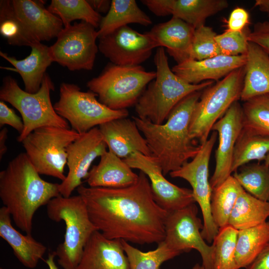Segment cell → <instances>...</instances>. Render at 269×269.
<instances>
[{
	"mask_svg": "<svg viewBox=\"0 0 269 269\" xmlns=\"http://www.w3.org/2000/svg\"><path fill=\"white\" fill-rule=\"evenodd\" d=\"M269 153V135L254 134L243 128L234 149L232 173L251 161H264Z\"/></svg>",
	"mask_w": 269,
	"mask_h": 269,
	"instance_id": "obj_32",
	"label": "cell"
},
{
	"mask_svg": "<svg viewBox=\"0 0 269 269\" xmlns=\"http://www.w3.org/2000/svg\"><path fill=\"white\" fill-rule=\"evenodd\" d=\"M30 54L18 60L0 51V55L10 63L23 81L24 90L35 93L40 89L47 68L53 62L49 52V46L38 42L31 47Z\"/></svg>",
	"mask_w": 269,
	"mask_h": 269,
	"instance_id": "obj_25",
	"label": "cell"
},
{
	"mask_svg": "<svg viewBox=\"0 0 269 269\" xmlns=\"http://www.w3.org/2000/svg\"><path fill=\"white\" fill-rule=\"evenodd\" d=\"M202 91L194 92L183 98L161 125L133 117L146 140L153 157L164 175L179 169L200 150L190 134V122L195 106Z\"/></svg>",
	"mask_w": 269,
	"mask_h": 269,
	"instance_id": "obj_2",
	"label": "cell"
},
{
	"mask_svg": "<svg viewBox=\"0 0 269 269\" xmlns=\"http://www.w3.org/2000/svg\"><path fill=\"white\" fill-rule=\"evenodd\" d=\"M217 135V133L213 131L210 137L201 144L198 153L190 162H186L179 169L169 173L171 177L185 179L192 187L195 203L199 205L203 217L201 235L208 243L213 242L219 231L211 214L212 189L209 179V161Z\"/></svg>",
	"mask_w": 269,
	"mask_h": 269,
	"instance_id": "obj_11",
	"label": "cell"
},
{
	"mask_svg": "<svg viewBox=\"0 0 269 269\" xmlns=\"http://www.w3.org/2000/svg\"><path fill=\"white\" fill-rule=\"evenodd\" d=\"M76 269H130L122 241L108 239L95 231L85 246Z\"/></svg>",
	"mask_w": 269,
	"mask_h": 269,
	"instance_id": "obj_21",
	"label": "cell"
},
{
	"mask_svg": "<svg viewBox=\"0 0 269 269\" xmlns=\"http://www.w3.org/2000/svg\"><path fill=\"white\" fill-rule=\"evenodd\" d=\"M154 63L156 76L146 86L135 105L137 117L156 125L166 121L173 109L185 97L213 85V81L189 84L170 68L164 48H157Z\"/></svg>",
	"mask_w": 269,
	"mask_h": 269,
	"instance_id": "obj_4",
	"label": "cell"
},
{
	"mask_svg": "<svg viewBox=\"0 0 269 269\" xmlns=\"http://www.w3.org/2000/svg\"><path fill=\"white\" fill-rule=\"evenodd\" d=\"M138 179V174L123 159L107 150L89 171L86 182L91 187L122 188L134 184Z\"/></svg>",
	"mask_w": 269,
	"mask_h": 269,
	"instance_id": "obj_22",
	"label": "cell"
},
{
	"mask_svg": "<svg viewBox=\"0 0 269 269\" xmlns=\"http://www.w3.org/2000/svg\"><path fill=\"white\" fill-rule=\"evenodd\" d=\"M232 175L246 192L258 199L269 201V165L259 162L245 164Z\"/></svg>",
	"mask_w": 269,
	"mask_h": 269,
	"instance_id": "obj_34",
	"label": "cell"
},
{
	"mask_svg": "<svg viewBox=\"0 0 269 269\" xmlns=\"http://www.w3.org/2000/svg\"><path fill=\"white\" fill-rule=\"evenodd\" d=\"M269 217V201L256 198L244 190L239 196L228 225L237 230L262 224Z\"/></svg>",
	"mask_w": 269,
	"mask_h": 269,
	"instance_id": "obj_28",
	"label": "cell"
},
{
	"mask_svg": "<svg viewBox=\"0 0 269 269\" xmlns=\"http://www.w3.org/2000/svg\"><path fill=\"white\" fill-rule=\"evenodd\" d=\"M47 9L61 20L64 27L73 20H81L97 28L102 18L86 0H52Z\"/></svg>",
	"mask_w": 269,
	"mask_h": 269,
	"instance_id": "obj_33",
	"label": "cell"
},
{
	"mask_svg": "<svg viewBox=\"0 0 269 269\" xmlns=\"http://www.w3.org/2000/svg\"><path fill=\"white\" fill-rule=\"evenodd\" d=\"M89 4L97 12L107 13L109 11L112 0H87Z\"/></svg>",
	"mask_w": 269,
	"mask_h": 269,
	"instance_id": "obj_46",
	"label": "cell"
},
{
	"mask_svg": "<svg viewBox=\"0 0 269 269\" xmlns=\"http://www.w3.org/2000/svg\"><path fill=\"white\" fill-rule=\"evenodd\" d=\"M7 125L20 134L24 128L22 120L2 101L0 102V127Z\"/></svg>",
	"mask_w": 269,
	"mask_h": 269,
	"instance_id": "obj_43",
	"label": "cell"
},
{
	"mask_svg": "<svg viewBox=\"0 0 269 269\" xmlns=\"http://www.w3.org/2000/svg\"><path fill=\"white\" fill-rule=\"evenodd\" d=\"M8 130L6 128H3L0 132V159L1 160L3 155L7 151V148L6 145V141L7 138Z\"/></svg>",
	"mask_w": 269,
	"mask_h": 269,
	"instance_id": "obj_47",
	"label": "cell"
},
{
	"mask_svg": "<svg viewBox=\"0 0 269 269\" xmlns=\"http://www.w3.org/2000/svg\"><path fill=\"white\" fill-rule=\"evenodd\" d=\"M244 190L232 175L212 190L211 211L213 220L219 229L228 225L237 199Z\"/></svg>",
	"mask_w": 269,
	"mask_h": 269,
	"instance_id": "obj_31",
	"label": "cell"
},
{
	"mask_svg": "<svg viewBox=\"0 0 269 269\" xmlns=\"http://www.w3.org/2000/svg\"><path fill=\"white\" fill-rule=\"evenodd\" d=\"M269 243V221L238 231L235 259L238 268H247Z\"/></svg>",
	"mask_w": 269,
	"mask_h": 269,
	"instance_id": "obj_30",
	"label": "cell"
},
{
	"mask_svg": "<svg viewBox=\"0 0 269 269\" xmlns=\"http://www.w3.org/2000/svg\"><path fill=\"white\" fill-rule=\"evenodd\" d=\"M124 160L131 168L138 169L147 176L155 201L168 213L195 203L192 190L167 180L153 157L135 152Z\"/></svg>",
	"mask_w": 269,
	"mask_h": 269,
	"instance_id": "obj_16",
	"label": "cell"
},
{
	"mask_svg": "<svg viewBox=\"0 0 269 269\" xmlns=\"http://www.w3.org/2000/svg\"><path fill=\"white\" fill-rule=\"evenodd\" d=\"M264 163L267 165H269V153L267 155L264 160Z\"/></svg>",
	"mask_w": 269,
	"mask_h": 269,
	"instance_id": "obj_51",
	"label": "cell"
},
{
	"mask_svg": "<svg viewBox=\"0 0 269 269\" xmlns=\"http://www.w3.org/2000/svg\"><path fill=\"white\" fill-rule=\"evenodd\" d=\"M56 254L55 251L48 254V258L45 261L49 269H59L55 262Z\"/></svg>",
	"mask_w": 269,
	"mask_h": 269,
	"instance_id": "obj_49",
	"label": "cell"
},
{
	"mask_svg": "<svg viewBox=\"0 0 269 269\" xmlns=\"http://www.w3.org/2000/svg\"><path fill=\"white\" fill-rule=\"evenodd\" d=\"M195 203L169 212L164 224V242L173 250L181 253L197 250L205 269H213L214 247L208 245L201 235L203 223L198 217Z\"/></svg>",
	"mask_w": 269,
	"mask_h": 269,
	"instance_id": "obj_13",
	"label": "cell"
},
{
	"mask_svg": "<svg viewBox=\"0 0 269 269\" xmlns=\"http://www.w3.org/2000/svg\"><path fill=\"white\" fill-rule=\"evenodd\" d=\"M141 2L157 16L171 14L172 0H142Z\"/></svg>",
	"mask_w": 269,
	"mask_h": 269,
	"instance_id": "obj_44",
	"label": "cell"
},
{
	"mask_svg": "<svg viewBox=\"0 0 269 269\" xmlns=\"http://www.w3.org/2000/svg\"><path fill=\"white\" fill-rule=\"evenodd\" d=\"M76 189L92 223L106 238L139 245L164 240L168 213L155 201L148 178L142 172L137 182L127 187L81 185Z\"/></svg>",
	"mask_w": 269,
	"mask_h": 269,
	"instance_id": "obj_1",
	"label": "cell"
},
{
	"mask_svg": "<svg viewBox=\"0 0 269 269\" xmlns=\"http://www.w3.org/2000/svg\"><path fill=\"white\" fill-rule=\"evenodd\" d=\"M244 76L245 66L203 90L189 126L191 137L198 140L200 145L208 139L214 125L234 102L240 99Z\"/></svg>",
	"mask_w": 269,
	"mask_h": 269,
	"instance_id": "obj_8",
	"label": "cell"
},
{
	"mask_svg": "<svg viewBox=\"0 0 269 269\" xmlns=\"http://www.w3.org/2000/svg\"><path fill=\"white\" fill-rule=\"evenodd\" d=\"M247 28L242 31L225 30L217 34L215 39L221 55L236 56L246 55L248 51V34Z\"/></svg>",
	"mask_w": 269,
	"mask_h": 269,
	"instance_id": "obj_40",
	"label": "cell"
},
{
	"mask_svg": "<svg viewBox=\"0 0 269 269\" xmlns=\"http://www.w3.org/2000/svg\"><path fill=\"white\" fill-rule=\"evenodd\" d=\"M95 29L82 21L64 27L55 42L49 46L53 62L70 71L92 70L99 51Z\"/></svg>",
	"mask_w": 269,
	"mask_h": 269,
	"instance_id": "obj_12",
	"label": "cell"
},
{
	"mask_svg": "<svg viewBox=\"0 0 269 269\" xmlns=\"http://www.w3.org/2000/svg\"><path fill=\"white\" fill-rule=\"evenodd\" d=\"M246 54L236 56L219 55L202 60L188 59L172 67L173 72L191 84L218 81L245 66Z\"/></svg>",
	"mask_w": 269,
	"mask_h": 269,
	"instance_id": "obj_18",
	"label": "cell"
},
{
	"mask_svg": "<svg viewBox=\"0 0 269 269\" xmlns=\"http://www.w3.org/2000/svg\"><path fill=\"white\" fill-rule=\"evenodd\" d=\"M97 97L91 91H81L75 84L62 83L59 99L53 105L54 109L80 134L107 122L129 116L127 109H111L101 103Z\"/></svg>",
	"mask_w": 269,
	"mask_h": 269,
	"instance_id": "obj_10",
	"label": "cell"
},
{
	"mask_svg": "<svg viewBox=\"0 0 269 269\" xmlns=\"http://www.w3.org/2000/svg\"><path fill=\"white\" fill-rule=\"evenodd\" d=\"M243 129L269 135V94L251 98L242 105Z\"/></svg>",
	"mask_w": 269,
	"mask_h": 269,
	"instance_id": "obj_37",
	"label": "cell"
},
{
	"mask_svg": "<svg viewBox=\"0 0 269 269\" xmlns=\"http://www.w3.org/2000/svg\"><path fill=\"white\" fill-rule=\"evenodd\" d=\"M107 145L98 127L94 128L71 143L67 148L68 172L59 184L61 195L69 197L88 177L93 161L107 151Z\"/></svg>",
	"mask_w": 269,
	"mask_h": 269,
	"instance_id": "obj_15",
	"label": "cell"
},
{
	"mask_svg": "<svg viewBox=\"0 0 269 269\" xmlns=\"http://www.w3.org/2000/svg\"><path fill=\"white\" fill-rule=\"evenodd\" d=\"M192 269H205L204 267L198 263L196 264L192 268Z\"/></svg>",
	"mask_w": 269,
	"mask_h": 269,
	"instance_id": "obj_50",
	"label": "cell"
},
{
	"mask_svg": "<svg viewBox=\"0 0 269 269\" xmlns=\"http://www.w3.org/2000/svg\"><path fill=\"white\" fill-rule=\"evenodd\" d=\"M0 269H3L2 268H0Z\"/></svg>",
	"mask_w": 269,
	"mask_h": 269,
	"instance_id": "obj_52",
	"label": "cell"
},
{
	"mask_svg": "<svg viewBox=\"0 0 269 269\" xmlns=\"http://www.w3.org/2000/svg\"><path fill=\"white\" fill-rule=\"evenodd\" d=\"M255 6L264 12L267 13L269 16V0H256Z\"/></svg>",
	"mask_w": 269,
	"mask_h": 269,
	"instance_id": "obj_48",
	"label": "cell"
},
{
	"mask_svg": "<svg viewBox=\"0 0 269 269\" xmlns=\"http://www.w3.org/2000/svg\"><path fill=\"white\" fill-rule=\"evenodd\" d=\"M228 5L226 0H172L171 14L196 29Z\"/></svg>",
	"mask_w": 269,
	"mask_h": 269,
	"instance_id": "obj_29",
	"label": "cell"
},
{
	"mask_svg": "<svg viewBox=\"0 0 269 269\" xmlns=\"http://www.w3.org/2000/svg\"><path fill=\"white\" fill-rule=\"evenodd\" d=\"M11 3L17 17L39 42L57 38L64 28L61 20L45 7L42 0H11Z\"/></svg>",
	"mask_w": 269,
	"mask_h": 269,
	"instance_id": "obj_20",
	"label": "cell"
},
{
	"mask_svg": "<svg viewBox=\"0 0 269 269\" xmlns=\"http://www.w3.org/2000/svg\"><path fill=\"white\" fill-rule=\"evenodd\" d=\"M109 150L122 159L135 152L147 156L151 153L135 122L129 118L113 120L99 126Z\"/></svg>",
	"mask_w": 269,
	"mask_h": 269,
	"instance_id": "obj_19",
	"label": "cell"
},
{
	"mask_svg": "<svg viewBox=\"0 0 269 269\" xmlns=\"http://www.w3.org/2000/svg\"><path fill=\"white\" fill-rule=\"evenodd\" d=\"M152 23L150 18L139 7L135 0H112L110 9L102 17L97 30L98 39L128 24L147 26Z\"/></svg>",
	"mask_w": 269,
	"mask_h": 269,
	"instance_id": "obj_27",
	"label": "cell"
},
{
	"mask_svg": "<svg viewBox=\"0 0 269 269\" xmlns=\"http://www.w3.org/2000/svg\"><path fill=\"white\" fill-rule=\"evenodd\" d=\"M269 94V55L259 45L248 42L240 99Z\"/></svg>",
	"mask_w": 269,
	"mask_h": 269,
	"instance_id": "obj_26",
	"label": "cell"
},
{
	"mask_svg": "<svg viewBox=\"0 0 269 269\" xmlns=\"http://www.w3.org/2000/svg\"><path fill=\"white\" fill-rule=\"evenodd\" d=\"M249 23L248 12L243 8L237 7L230 13L226 22V30L231 31H242L247 28Z\"/></svg>",
	"mask_w": 269,
	"mask_h": 269,
	"instance_id": "obj_42",
	"label": "cell"
},
{
	"mask_svg": "<svg viewBox=\"0 0 269 269\" xmlns=\"http://www.w3.org/2000/svg\"><path fill=\"white\" fill-rule=\"evenodd\" d=\"M73 129L46 126L37 128L22 141L25 153L40 175L63 181L67 162V148L80 136Z\"/></svg>",
	"mask_w": 269,
	"mask_h": 269,
	"instance_id": "obj_9",
	"label": "cell"
},
{
	"mask_svg": "<svg viewBox=\"0 0 269 269\" xmlns=\"http://www.w3.org/2000/svg\"><path fill=\"white\" fill-rule=\"evenodd\" d=\"M246 269H269V243Z\"/></svg>",
	"mask_w": 269,
	"mask_h": 269,
	"instance_id": "obj_45",
	"label": "cell"
},
{
	"mask_svg": "<svg viewBox=\"0 0 269 269\" xmlns=\"http://www.w3.org/2000/svg\"><path fill=\"white\" fill-rule=\"evenodd\" d=\"M99 51L111 63L118 65H140L159 45L149 32L141 33L128 25L99 38Z\"/></svg>",
	"mask_w": 269,
	"mask_h": 269,
	"instance_id": "obj_14",
	"label": "cell"
},
{
	"mask_svg": "<svg viewBox=\"0 0 269 269\" xmlns=\"http://www.w3.org/2000/svg\"><path fill=\"white\" fill-rule=\"evenodd\" d=\"M59 184L43 180L25 153H20L0 172V198L15 225L31 234L36 211L60 195Z\"/></svg>",
	"mask_w": 269,
	"mask_h": 269,
	"instance_id": "obj_3",
	"label": "cell"
},
{
	"mask_svg": "<svg viewBox=\"0 0 269 269\" xmlns=\"http://www.w3.org/2000/svg\"><path fill=\"white\" fill-rule=\"evenodd\" d=\"M248 40L261 47L269 55V21L257 22L248 34Z\"/></svg>",
	"mask_w": 269,
	"mask_h": 269,
	"instance_id": "obj_41",
	"label": "cell"
},
{
	"mask_svg": "<svg viewBox=\"0 0 269 269\" xmlns=\"http://www.w3.org/2000/svg\"><path fill=\"white\" fill-rule=\"evenodd\" d=\"M121 241L130 269H159L163 263L181 254L169 248L164 241L158 244L155 249L148 252H142L129 243Z\"/></svg>",
	"mask_w": 269,
	"mask_h": 269,
	"instance_id": "obj_35",
	"label": "cell"
},
{
	"mask_svg": "<svg viewBox=\"0 0 269 269\" xmlns=\"http://www.w3.org/2000/svg\"><path fill=\"white\" fill-rule=\"evenodd\" d=\"M156 71H147L140 65H118L109 63L87 87L98 100L114 110L135 106L147 85L156 77Z\"/></svg>",
	"mask_w": 269,
	"mask_h": 269,
	"instance_id": "obj_7",
	"label": "cell"
},
{
	"mask_svg": "<svg viewBox=\"0 0 269 269\" xmlns=\"http://www.w3.org/2000/svg\"><path fill=\"white\" fill-rule=\"evenodd\" d=\"M0 32L8 44L31 47L38 41L16 16L11 0L0 1Z\"/></svg>",
	"mask_w": 269,
	"mask_h": 269,
	"instance_id": "obj_36",
	"label": "cell"
},
{
	"mask_svg": "<svg viewBox=\"0 0 269 269\" xmlns=\"http://www.w3.org/2000/svg\"><path fill=\"white\" fill-rule=\"evenodd\" d=\"M54 90V84L46 73L39 90L29 93L21 89L11 76L3 79L0 90V99L11 104L20 113L24 128L17 137L21 141L34 130L46 126L69 129L68 122L58 115L54 109L50 92Z\"/></svg>",
	"mask_w": 269,
	"mask_h": 269,
	"instance_id": "obj_6",
	"label": "cell"
},
{
	"mask_svg": "<svg viewBox=\"0 0 269 269\" xmlns=\"http://www.w3.org/2000/svg\"><path fill=\"white\" fill-rule=\"evenodd\" d=\"M216 35L212 28L205 25L195 29L190 59L202 60L221 55L215 39Z\"/></svg>",
	"mask_w": 269,
	"mask_h": 269,
	"instance_id": "obj_39",
	"label": "cell"
},
{
	"mask_svg": "<svg viewBox=\"0 0 269 269\" xmlns=\"http://www.w3.org/2000/svg\"><path fill=\"white\" fill-rule=\"evenodd\" d=\"M195 29L183 20L172 16L167 21L155 25L149 32L159 47H165L169 55L179 64L190 59Z\"/></svg>",
	"mask_w": 269,
	"mask_h": 269,
	"instance_id": "obj_23",
	"label": "cell"
},
{
	"mask_svg": "<svg viewBox=\"0 0 269 269\" xmlns=\"http://www.w3.org/2000/svg\"><path fill=\"white\" fill-rule=\"evenodd\" d=\"M242 106L234 102L213 126L219 144L215 151V167L210 179L212 189L222 183L232 174V164L235 145L243 128Z\"/></svg>",
	"mask_w": 269,
	"mask_h": 269,
	"instance_id": "obj_17",
	"label": "cell"
},
{
	"mask_svg": "<svg viewBox=\"0 0 269 269\" xmlns=\"http://www.w3.org/2000/svg\"><path fill=\"white\" fill-rule=\"evenodd\" d=\"M11 215L5 206L0 209V237L11 248L14 255L25 267L34 269L43 259L47 247L31 234L24 235L12 225Z\"/></svg>",
	"mask_w": 269,
	"mask_h": 269,
	"instance_id": "obj_24",
	"label": "cell"
},
{
	"mask_svg": "<svg viewBox=\"0 0 269 269\" xmlns=\"http://www.w3.org/2000/svg\"><path fill=\"white\" fill-rule=\"evenodd\" d=\"M46 210L50 220L62 221L65 225L64 241L55 251L58 263L63 269H76L85 246L98 231L90 219L86 204L79 194L69 197L60 195L48 202Z\"/></svg>",
	"mask_w": 269,
	"mask_h": 269,
	"instance_id": "obj_5",
	"label": "cell"
},
{
	"mask_svg": "<svg viewBox=\"0 0 269 269\" xmlns=\"http://www.w3.org/2000/svg\"><path fill=\"white\" fill-rule=\"evenodd\" d=\"M238 233L230 225L219 229L212 242L213 269H239L235 259Z\"/></svg>",
	"mask_w": 269,
	"mask_h": 269,
	"instance_id": "obj_38",
	"label": "cell"
}]
</instances>
